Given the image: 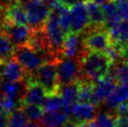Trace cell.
Returning <instances> with one entry per match:
<instances>
[{
    "instance_id": "d4e9b609",
    "label": "cell",
    "mask_w": 128,
    "mask_h": 127,
    "mask_svg": "<svg viewBox=\"0 0 128 127\" xmlns=\"http://www.w3.org/2000/svg\"><path fill=\"white\" fill-rule=\"evenodd\" d=\"M110 74L118 84L128 83V60L122 59L114 64Z\"/></svg>"
},
{
    "instance_id": "f546056e",
    "label": "cell",
    "mask_w": 128,
    "mask_h": 127,
    "mask_svg": "<svg viewBox=\"0 0 128 127\" xmlns=\"http://www.w3.org/2000/svg\"><path fill=\"white\" fill-rule=\"evenodd\" d=\"M97 127H117L116 116L110 113H99L96 117Z\"/></svg>"
},
{
    "instance_id": "9c48e42d",
    "label": "cell",
    "mask_w": 128,
    "mask_h": 127,
    "mask_svg": "<svg viewBox=\"0 0 128 127\" xmlns=\"http://www.w3.org/2000/svg\"><path fill=\"white\" fill-rule=\"evenodd\" d=\"M71 16V32L82 34L90 27V19L87 6L84 2L78 1L70 7Z\"/></svg>"
},
{
    "instance_id": "d6a6232c",
    "label": "cell",
    "mask_w": 128,
    "mask_h": 127,
    "mask_svg": "<svg viewBox=\"0 0 128 127\" xmlns=\"http://www.w3.org/2000/svg\"><path fill=\"white\" fill-rule=\"evenodd\" d=\"M116 122H117V127H128V116L126 117L116 116Z\"/></svg>"
},
{
    "instance_id": "f1b7e54d",
    "label": "cell",
    "mask_w": 128,
    "mask_h": 127,
    "mask_svg": "<svg viewBox=\"0 0 128 127\" xmlns=\"http://www.w3.org/2000/svg\"><path fill=\"white\" fill-rule=\"evenodd\" d=\"M28 119L21 110H16L10 115L8 127H27Z\"/></svg>"
},
{
    "instance_id": "83f0119b",
    "label": "cell",
    "mask_w": 128,
    "mask_h": 127,
    "mask_svg": "<svg viewBox=\"0 0 128 127\" xmlns=\"http://www.w3.org/2000/svg\"><path fill=\"white\" fill-rule=\"evenodd\" d=\"M20 102L18 100L0 92V112L11 114L14 110H18Z\"/></svg>"
},
{
    "instance_id": "603a6c76",
    "label": "cell",
    "mask_w": 128,
    "mask_h": 127,
    "mask_svg": "<svg viewBox=\"0 0 128 127\" xmlns=\"http://www.w3.org/2000/svg\"><path fill=\"white\" fill-rule=\"evenodd\" d=\"M78 102L92 103L94 90V81L85 78H80L78 80Z\"/></svg>"
},
{
    "instance_id": "ba28073f",
    "label": "cell",
    "mask_w": 128,
    "mask_h": 127,
    "mask_svg": "<svg viewBox=\"0 0 128 127\" xmlns=\"http://www.w3.org/2000/svg\"><path fill=\"white\" fill-rule=\"evenodd\" d=\"M14 58L28 73H33L45 63L42 56L28 46L15 48Z\"/></svg>"
},
{
    "instance_id": "5b68a950",
    "label": "cell",
    "mask_w": 128,
    "mask_h": 127,
    "mask_svg": "<svg viewBox=\"0 0 128 127\" xmlns=\"http://www.w3.org/2000/svg\"><path fill=\"white\" fill-rule=\"evenodd\" d=\"M24 6L26 10L29 26L33 30L42 29L52 12L50 8L43 0H27Z\"/></svg>"
},
{
    "instance_id": "4fadbf2b",
    "label": "cell",
    "mask_w": 128,
    "mask_h": 127,
    "mask_svg": "<svg viewBox=\"0 0 128 127\" xmlns=\"http://www.w3.org/2000/svg\"><path fill=\"white\" fill-rule=\"evenodd\" d=\"M86 50L83 46V40L80 38V34L69 32L64 39L63 47V57L78 59Z\"/></svg>"
},
{
    "instance_id": "277c9868",
    "label": "cell",
    "mask_w": 128,
    "mask_h": 127,
    "mask_svg": "<svg viewBox=\"0 0 128 127\" xmlns=\"http://www.w3.org/2000/svg\"><path fill=\"white\" fill-rule=\"evenodd\" d=\"M84 33L82 40L86 50L106 52L112 45L110 33L104 28V26L91 25Z\"/></svg>"
},
{
    "instance_id": "2e32d148",
    "label": "cell",
    "mask_w": 128,
    "mask_h": 127,
    "mask_svg": "<svg viewBox=\"0 0 128 127\" xmlns=\"http://www.w3.org/2000/svg\"><path fill=\"white\" fill-rule=\"evenodd\" d=\"M78 80L69 83V84L64 85L61 87L60 94L62 98L64 100V106L63 110L68 115L70 114V110L76 103L78 102Z\"/></svg>"
},
{
    "instance_id": "52a82bcc",
    "label": "cell",
    "mask_w": 128,
    "mask_h": 127,
    "mask_svg": "<svg viewBox=\"0 0 128 127\" xmlns=\"http://www.w3.org/2000/svg\"><path fill=\"white\" fill-rule=\"evenodd\" d=\"M1 29L7 34L15 48L26 46L33 33V29L27 24H10L6 21H4Z\"/></svg>"
},
{
    "instance_id": "74e56055",
    "label": "cell",
    "mask_w": 128,
    "mask_h": 127,
    "mask_svg": "<svg viewBox=\"0 0 128 127\" xmlns=\"http://www.w3.org/2000/svg\"><path fill=\"white\" fill-rule=\"evenodd\" d=\"M124 59L128 60V43L124 48Z\"/></svg>"
},
{
    "instance_id": "d6986e66",
    "label": "cell",
    "mask_w": 128,
    "mask_h": 127,
    "mask_svg": "<svg viewBox=\"0 0 128 127\" xmlns=\"http://www.w3.org/2000/svg\"><path fill=\"white\" fill-rule=\"evenodd\" d=\"M24 81H10L6 80H0V92L18 100L20 102L25 90Z\"/></svg>"
},
{
    "instance_id": "7c38bea8",
    "label": "cell",
    "mask_w": 128,
    "mask_h": 127,
    "mask_svg": "<svg viewBox=\"0 0 128 127\" xmlns=\"http://www.w3.org/2000/svg\"><path fill=\"white\" fill-rule=\"evenodd\" d=\"M0 77L6 80L24 81L29 74L14 57L0 66Z\"/></svg>"
},
{
    "instance_id": "f35d334b",
    "label": "cell",
    "mask_w": 128,
    "mask_h": 127,
    "mask_svg": "<svg viewBox=\"0 0 128 127\" xmlns=\"http://www.w3.org/2000/svg\"><path fill=\"white\" fill-rule=\"evenodd\" d=\"M91 1L94 2V3H96V4H98V5H100V6H102V5H104L106 2L110 1V0H91Z\"/></svg>"
},
{
    "instance_id": "e575fe53",
    "label": "cell",
    "mask_w": 128,
    "mask_h": 127,
    "mask_svg": "<svg viewBox=\"0 0 128 127\" xmlns=\"http://www.w3.org/2000/svg\"><path fill=\"white\" fill-rule=\"evenodd\" d=\"M17 0H0V8L6 10L8 6H10L11 4L15 3Z\"/></svg>"
},
{
    "instance_id": "6da1fadb",
    "label": "cell",
    "mask_w": 128,
    "mask_h": 127,
    "mask_svg": "<svg viewBox=\"0 0 128 127\" xmlns=\"http://www.w3.org/2000/svg\"><path fill=\"white\" fill-rule=\"evenodd\" d=\"M82 78L97 81L110 74L114 63L106 52L85 50L78 59Z\"/></svg>"
},
{
    "instance_id": "ffe728a7",
    "label": "cell",
    "mask_w": 128,
    "mask_h": 127,
    "mask_svg": "<svg viewBox=\"0 0 128 127\" xmlns=\"http://www.w3.org/2000/svg\"><path fill=\"white\" fill-rule=\"evenodd\" d=\"M128 100V83L118 84L112 94L105 101V105L108 110H115L118 105Z\"/></svg>"
},
{
    "instance_id": "5bb4252c",
    "label": "cell",
    "mask_w": 128,
    "mask_h": 127,
    "mask_svg": "<svg viewBox=\"0 0 128 127\" xmlns=\"http://www.w3.org/2000/svg\"><path fill=\"white\" fill-rule=\"evenodd\" d=\"M96 117V106L92 103L78 102L70 110L69 119L77 122H83L94 120Z\"/></svg>"
},
{
    "instance_id": "e0dca14e",
    "label": "cell",
    "mask_w": 128,
    "mask_h": 127,
    "mask_svg": "<svg viewBox=\"0 0 128 127\" xmlns=\"http://www.w3.org/2000/svg\"><path fill=\"white\" fill-rule=\"evenodd\" d=\"M69 120L64 110L46 111L43 114L40 124L43 127H62Z\"/></svg>"
},
{
    "instance_id": "8fae6325",
    "label": "cell",
    "mask_w": 128,
    "mask_h": 127,
    "mask_svg": "<svg viewBox=\"0 0 128 127\" xmlns=\"http://www.w3.org/2000/svg\"><path fill=\"white\" fill-rule=\"evenodd\" d=\"M118 83L111 74L107 75L106 77L101 78L99 80L94 81V96H92V104L98 106L102 103H105L107 98L110 96L115 88L117 87Z\"/></svg>"
},
{
    "instance_id": "44dd1931",
    "label": "cell",
    "mask_w": 128,
    "mask_h": 127,
    "mask_svg": "<svg viewBox=\"0 0 128 127\" xmlns=\"http://www.w3.org/2000/svg\"><path fill=\"white\" fill-rule=\"evenodd\" d=\"M15 46L7 34L0 29V66L14 57Z\"/></svg>"
},
{
    "instance_id": "cb8c5ba5",
    "label": "cell",
    "mask_w": 128,
    "mask_h": 127,
    "mask_svg": "<svg viewBox=\"0 0 128 127\" xmlns=\"http://www.w3.org/2000/svg\"><path fill=\"white\" fill-rule=\"evenodd\" d=\"M102 8H103L105 19H106V26L108 28L113 26L122 20L114 0H110L106 2L104 5H102Z\"/></svg>"
},
{
    "instance_id": "7a4b0ae2",
    "label": "cell",
    "mask_w": 128,
    "mask_h": 127,
    "mask_svg": "<svg viewBox=\"0 0 128 127\" xmlns=\"http://www.w3.org/2000/svg\"><path fill=\"white\" fill-rule=\"evenodd\" d=\"M56 64L54 62L44 63L35 72L29 73L30 78L38 82L46 90L47 95L60 94L62 86L58 78Z\"/></svg>"
},
{
    "instance_id": "8d00e7d4",
    "label": "cell",
    "mask_w": 128,
    "mask_h": 127,
    "mask_svg": "<svg viewBox=\"0 0 128 127\" xmlns=\"http://www.w3.org/2000/svg\"><path fill=\"white\" fill-rule=\"evenodd\" d=\"M78 1H80V0H61L62 4L68 8L72 7L73 5H75V4L77 3V2H78Z\"/></svg>"
},
{
    "instance_id": "484cf974",
    "label": "cell",
    "mask_w": 128,
    "mask_h": 127,
    "mask_svg": "<svg viewBox=\"0 0 128 127\" xmlns=\"http://www.w3.org/2000/svg\"><path fill=\"white\" fill-rule=\"evenodd\" d=\"M19 110H21L26 118L30 122H38L42 119L44 114V108L42 106L38 105H30V104H21L19 106Z\"/></svg>"
},
{
    "instance_id": "4316f807",
    "label": "cell",
    "mask_w": 128,
    "mask_h": 127,
    "mask_svg": "<svg viewBox=\"0 0 128 127\" xmlns=\"http://www.w3.org/2000/svg\"><path fill=\"white\" fill-rule=\"evenodd\" d=\"M64 106V100L62 98L61 94H48L42 104V106L45 111L63 110Z\"/></svg>"
},
{
    "instance_id": "ac0fdd59",
    "label": "cell",
    "mask_w": 128,
    "mask_h": 127,
    "mask_svg": "<svg viewBox=\"0 0 128 127\" xmlns=\"http://www.w3.org/2000/svg\"><path fill=\"white\" fill-rule=\"evenodd\" d=\"M112 43L125 46L128 43V21L122 20L115 25L108 28Z\"/></svg>"
},
{
    "instance_id": "30bf717a",
    "label": "cell",
    "mask_w": 128,
    "mask_h": 127,
    "mask_svg": "<svg viewBox=\"0 0 128 127\" xmlns=\"http://www.w3.org/2000/svg\"><path fill=\"white\" fill-rule=\"evenodd\" d=\"M25 84H26L25 90L21 100H20V105L21 104H30V105L42 106L43 102L47 96L46 90L43 88L38 82L30 78L29 74L26 78Z\"/></svg>"
},
{
    "instance_id": "d590c367",
    "label": "cell",
    "mask_w": 128,
    "mask_h": 127,
    "mask_svg": "<svg viewBox=\"0 0 128 127\" xmlns=\"http://www.w3.org/2000/svg\"><path fill=\"white\" fill-rule=\"evenodd\" d=\"M63 127H80V122H77L76 120L69 119Z\"/></svg>"
},
{
    "instance_id": "4dcf8cb0",
    "label": "cell",
    "mask_w": 128,
    "mask_h": 127,
    "mask_svg": "<svg viewBox=\"0 0 128 127\" xmlns=\"http://www.w3.org/2000/svg\"><path fill=\"white\" fill-rule=\"evenodd\" d=\"M122 20L128 21V0H114Z\"/></svg>"
},
{
    "instance_id": "7402d4cb",
    "label": "cell",
    "mask_w": 128,
    "mask_h": 127,
    "mask_svg": "<svg viewBox=\"0 0 128 127\" xmlns=\"http://www.w3.org/2000/svg\"><path fill=\"white\" fill-rule=\"evenodd\" d=\"M86 6H87V10H88L91 25H92V26H104L106 24V19H105L103 8H101L100 5L92 2L91 0L87 1Z\"/></svg>"
},
{
    "instance_id": "8992f818",
    "label": "cell",
    "mask_w": 128,
    "mask_h": 127,
    "mask_svg": "<svg viewBox=\"0 0 128 127\" xmlns=\"http://www.w3.org/2000/svg\"><path fill=\"white\" fill-rule=\"evenodd\" d=\"M57 73L61 86L75 82L82 78L78 59L63 57L57 62Z\"/></svg>"
},
{
    "instance_id": "1f68e13d",
    "label": "cell",
    "mask_w": 128,
    "mask_h": 127,
    "mask_svg": "<svg viewBox=\"0 0 128 127\" xmlns=\"http://www.w3.org/2000/svg\"><path fill=\"white\" fill-rule=\"evenodd\" d=\"M10 114L0 112V127H8V120H10Z\"/></svg>"
},
{
    "instance_id": "3957f363",
    "label": "cell",
    "mask_w": 128,
    "mask_h": 127,
    "mask_svg": "<svg viewBox=\"0 0 128 127\" xmlns=\"http://www.w3.org/2000/svg\"><path fill=\"white\" fill-rule=\"evenodd\" d=\"M43 31L50 50L60 59L63 58L62 52H63L64 39L68 34L60 25L58 15L56 13L52 11L50 12V17L48 18L46 24L43 27Z\"/></svg>"
},
{
    "instance_id": "ab89813d",
    "label": "cell",
    "mask_w": 128,
    "mask_h": 127,
    "mask_svg": "<svg viewBox=\"0 0 128 127\" xmlns=\"http://www.w3.org/2000/svg\"><path fill=\"white\" fill-rule=\"evenodd\" d=\"M0 78H1V77H0ZM0 80H1V78H0Z\"/></svg>"
},
{
    "instance_id": "836d02e7",
    "label": "cell",
    "mask_w": 128,
    "mask_h": 127,
    "mask_svg": "<svg viewBox=\"0 0 128 127\" xmlns=\"http://www.w3.org/2000/svg\"><path fill=\"white\" fill-rule=\"evenodd\" d=\"M43 1L48 7L50 8V10H54V8H56L57 6H59L60 4H62L61 0H43Z\"/></svg>"
},
{
    "instance_id": "9a60e30c",
    "label": "cell",
    "mask_w": 128,
    "mask_h": 127,
    "mask_svg": "<svg viewBox=\"0 0 128 127\" xmlns=\"http://www.w3.org/2000/svg\"><path fill=\"white\" fill-rule=\"evenodd\" d=\"M5 21L10 24H28L24 6L18 1L8 6L5 10Z\"/></svg>"
}]
</instances>
